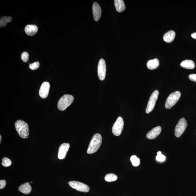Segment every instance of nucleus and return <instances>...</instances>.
Here are the masks:
<instances>
[{"mask_svg": "<svg viewBox=\"0 0 196 196\" xmlns=\"http://www.w3.org/2000/svg\"><path fill=\"white\" fill-rule=\"evenodd\" d=\"M102 138L100 134L97 133L93 136L88 148L87 153L92 154L99 150L102 143Z\"/></svg>", "mask_w": 196, "mask_h": 196, "instance_id": "1", "label": "nucleus"}, {"mask_svg": "<svg viewBox=\"0 0 196 196\" xmlns=\"http://www.w3.org/2000/svg\"><path fill=\"white\" fill-rule=\"evenodd\" d=\"M15 125L16 131L19 136L23 139L27 138L29 134L28 124L22 120H18Z\"/></svg>", "mask_w": 196, "mask_h": 196, "instance_id": "2", "label": "nucleus"}, {"mask_svg": "<svg viewBox=\"0 0 196 196\" xmlns=\"http://www.w3.org/2000/svg\"><path fill=\"white\" fill-rule=\"evenodd\" d=\"M74 98L70 94H65L59 101L57 107L59 110H65L73 102Z\"/></svg>", "mask_w": 196, "mask_h": 196, "instance_id": "3", "label": "nucleus"}, {"mask_svg": "<svg viewBox=\"0 0 196 196\" xmlns=\"http://www.w3.org/2000/svg\"><path fill=\"white\" fill-rule=\"evenodd\" d=\"M181 96L180 91H175L170 94L166 99L165 106L167 109H170L178 102Z\"/></svg>", "mask_w": 196, "mask_h": 196, "instance_id": "4", "label": "nucleus"}, {"mask_svg": "<svg viewBox=\"0 0 196 196\" xmlns=\"http://www.w3.org/2000/svg\"><path fill=\"white\" fill-rule=\"evenodd\" d=\"M124 126V121L121 117H119L114 123L112 128L113 134L116 136L121 134Z\"/></svg>", "mask_w": 196, "mask_h": 196, "instance_id": "5", "label": "nucleus"}, {"mask_svg": "<svg viewBox=\"0 0 196 196\" xmlns=\"http://www.w3.org/2000/svg\"><path fill=\"white\" fill-rule=\"evenodd\" d=\"M187 122L184 118L180 119L175 126V135L177 137H179L185 131L187 126Z\"/></svg>", "mask_w": 196, "mask_h": 196, "instance_id": "6", "label": "nucleus"}, {"mask_svg": "<svg viewBox=\"0 0 196 196\" xmlns=\"http://www.w3.org/2000/svg\"><path fill=\"white\" fill-rule=\"evenodd\" d=\"M158 95V91L156 90L154 91L151 96H150L146 110V114H149L154 108L155 104L157 100Z\"/></svg>", "mask_w": 196, "mask_h": 196, "instance_id": "7", "label": "nucleus"}, {"mask_svg": "<svg viewBox=\"0 0 196 196\" xmlns=\"http://www.w3.org/2000/svg\"><path fill=\"white\" fill-rule=\"evenodd\" d=\"M68 183L72 188L79 191V192H87L90 190L88 186L82 182L77 181H71Z\"/></svg>", "mask_w": 196, "mask_h": 196, "instance_id": "8", "label": "nucleus"}, {"mask_svg": "<svg viewBox=\"0 0 196 196\" xmlns=\"http://www.w3.org/2000/svg\"><path fill=\"white\" fill-rule=\"evenodd\" d=\"M106 70L105 61L101 59L99 60L98 66V75L99 80L103 81L105 79Z\"/></svg>", "mask_w": 196, "mask_h": 196, "instance_id": "9", "label": "nucleus"}, {"mask_svg": "<svg viewBox=\"0 0 196 196\" xmlns=\"http://www.w3.org/2000/svg\"><path fill=\"white\" fill-rule=\"evenodd\" d=\"M70 148V145L68 143H63L60 145L59 148L58 153L59 159L63 160L65 158Z\"/></svg>", "mask_w": 196, "mask_h": 196, "instance_id": "10", "label": "nucleus"}, {"mask_svg": "<svg viewBox=\"0 0 196 196\" xmlns=\"http://www.w3.org/2000/svg\"><path fill=\"white\" fill-rule=\"evenodd\" d=\"M50 85L48 82H45L42 84L40 88L39 94L42 99H45L48 95Z\"/></svg>", "mask_w": 196, "mask_h": 196, "instance_id": "11", "label": "nucleus"}, {"mask_svg": "<svg viewBox=\"0 0 196 196\" xmlns=\"http://www.w3.org/2000/svg\"><path fill=\"white\" fill-rule=\"evenodd\" d=\"M92 11L94 21H98L101 16V7L97 3L94 2L93 4Z\"/></svg>", "mask_w": 196, "mask_h": 196, "instance_id": "12", "label": "nucleus"}, {"mask_svg": "<svg viewBox=\"0 0 196 196\" xmlns=\"http://www.w3.org/2000/svg\"><path fill=\"white\" fill-rule=\"evenodd\" d=\"M161 127L160 126H157L153 128L147 133V138L150 140L155 139L160 135L161 132Z\"/></svg>", "mask_w": 196, "mask_h": 196, "instance_id": "13", "label": "nucleus"}, {"mask_svg": "<svg viewBox=\"0 0 196 196\" xmlns=\"http://www.w3.org/2000/svg\"><path fill=\"white\" fill-rule=\"evenodd\" d=\"M24 30L25 33L28 36H33L38 32V28L36 25L29 24L25 27Z\"/></svg>", "mask_w": 196, "mask_h": 196, "instance_id": "14", "label": "nucleus"}, {"mask_svg": "<svg viewBox=\"0 0 196 196\" xmlns=\"http://www.w3.org/2000/svg\"><path fill=\"white\" fill-rule=\"evenodd\" d=\"M175 37V32L172 30L167 32L163 37L164 41L166 43H170L174 41Z\"/></svg>", "mask_w": 196, "mask_h": 196, "instance_id": "15", "label": "nucleus"}, {"mask_svg": "<svg viewBox=\"0 0 196 196\" xmlns=\"http://www.w3.org/2000/svg\"><path fill=\"white\" fill-rule=\"evenodd\" d=\"M19 192L25 194H30L32 190V187L28 182H26L19 187Z\"/></svg>", "mask_w": 196, "mask_h": 196, "instance_id": "16", "label": "nucleus"}, {"mask_svg": "<svg viewBox=\"0 0 196 196\" xmlns=\"http://www.w3.org/2000/svg\"><path fill=\"white\" fill-rule=\"evenodd\" d=\"M159 65V61L157 58L149 60L147 63V67L150 70H155L158 68Z\"/></svg>", "mask_w": 196, "mask_h": 196, "instance_id": "17", "label": "nucleus"}, {"mask_svg": "<svg viewBox=\"0 0 196 196\" xmlns=\"http://www.w3.org/2000/svg\"><path fill=\"white\" fill-rule=\"evenodd\" d=\"M114 5L116 11L119 13L122 12L125 9V6L122 0H115L114 1Z\"/></svg>", "mask_w": 196, "mask_h": 196, "instance_id": "18", "label": "nucleus"}, {"mask_svg": "<svg viewBox=\"0 0 196 196\" xmlns=\"http://www.w3.org/2000/svg\"><path fill=\"white\" fill-rule=\"evenodd\" d=\"M181 67L189 70H192L195 68V65L193 61L190 60H186L182 62L180 64Z\"/></svg>", "mask_w": 196, "mask_h": 196, "instance_id": "19", "label": "nucleus"}, {"mask_svg": "<svg viewBox=\"0 0 196 196\" xmlns=\"http://www.w3.org/2000/svg\"><path fill=\"white\" fill-rule=\"evenodd\" d=\"M13 18L10 16H3L0 19V27H2L6 26L8 23L12 21Z\"/></svg>", "mask_w": 196, "mask_h": 196, "instance_id": "20", "label": "nucleus"}, {"mask_svg": "<svg viewBox=\"0 0 196 196\" xmlns=\"http://www.w3.org/2000/svg\"><path fill=\"white\" fill-rule=\"evenodd\" d=\"M117 179V177L114 174L109 173L107 174L105 177V180L108 182L115 181Z\"/></svg>", "mask_w": 196, "mask_h": 196, "instance_id": "21", "label": "nucleus"}, {"mask_svg": "<svg viewBox=\"0 0 196 196\" xmlns=\"http://www.w3.org/2000/svg\"><path fill=\"white\" fill-rule=\"evenodd\" d=\"M130 160H131L132 165L133 166L135 167L138 166L140 164V159L138 158L136 155H133L131 156V158H130Z\"/></svg>", "mask_w": 196, "mask_h": 196, "instance_id": "22", "label": "nucleus"}, {"mask_svg": "<svg viewBox=\"0 0 196 196\" xmlns=\"http://www.w3.org/2000/svg\"><path fill=\"white\" fill-rule=\"evenodd\" d=\"M12 164L11 160L7 157H4L2 159L1 165L3 166L8 167L10 166Z\"/></svg>", "mask_w": 196, "mask_h": 196, "instance_id": "23", "label": "nucleus"}, {"mask_svg": "<svg viewBox=\"0 0 196 196\" xmlns=\"http://www.w3.org/2000/svg\"><path fill=\"white\" fill-rule=\"evenodd\" d=\"M29 55L26 52H24L21 55V59L23 62H27L29 60Z\"/></svg>", "mask_w": 196, "mask_h": 196, "instance_id": "24", "label": "nucleus"}, {"mask_svg": "<svg viewBox=\"0 0 196 196\" xmlns=\"http://www.w3.org/2000/svg\"><path fill=\"white\" fill-rule=\"evenodd\" d=\"M40 67V63L38 62H35L33 63L30 64L29 68L30 69L33 70H37Z\"/></svg>", "mask_w": 196, "mask_h": 196, "instance_id": "25", "label": "nucleus"}, {"mask_svg": "<svg viewBox=\"0 0 196 196\" xmlns=\"http://www.w3.org/2000/svg\"><path fill=\"white\" fill-rule=\"evenodd\" d=\"M166 159V157L164 155L162 154L157 155L156 157V160L159 162L164 161Z\"/></svg>", "mask_w": 196, "mask_h": 196, "instance_id": "26", "label": "nucleus"}, {"mask_svg": "<svg viewBox=\"0 0 196 196\" xmlns=\"http://www.w3.org/2000/svg\"><path fill=\"white\" fill-rule=\"evenodd\" d=\"M6 185V182L4 180H0V189L4 188Z\"/></svg>", "mask_w": 196, "mask_h": 196, "instance_id": "27", "label": "nucleus"}, {"mask_svg": "<svg viewBox=\"0 0 196 196\" xmlns=\"http://www.w3.org/2000/svg\"><path fill=\"white\" fill-rule=\"evenodd\" d=\"M189 78L191 81L196 82V74H190V75L189 76Z\"/></svg>", "mask_w": 196, "mask_h": 196, "instance_id": "28", "label": "nucleus"}, {"mask_svg": "<svg viewBox=\"0 0 196 196\" xmlns=\"http://www.w3.org/2000/svg\"><path fill=\"white\" fill-rule=\"evenodd\" d=\"M191 36H192V38L196 39V33H192L191 35Z\"/></svg>", "mask_w": 196, "mask_h": 196, "instance_id": "29", "label": "nucleus"}, {"mask_svg": "<svg viewBox=\"0 0 196 196\" xmlns=\"http://www.w3.org/2000/svg\"><path fill=\"white\" fill-rule=\"evenodd\" d=\"M161 152L160 151H158L157 153V155H160L161 154Z\"/></svg>", "mask_w": 196, "mask_h": 196, "instance_id": "30", "label": "nucleus"}, {"mask_svg": "<svg viewBox=\"0 0 196 196\" xmlns=\"http://www.w3.org/2000/svg\"><path fill=\"white\" fill-rule=\"evenodd\" d=\"M1 135H0V143H1Z\"/></svg>", "mask_w": 196, "mask_h": 196, "instance_id": "31", "label": "nucleus"}, {"mask_svg": "<svg viewBox=\"0 0 196 196\" xmlns=\"http://www.w3.org/2000/svg\"><path fill=\"white\" fill-rule=\"evenodd\" d=\"M33 183V182H31V183Z\"/></svg>", "mask_w": 196, "mask_h": 196, "instance_id": "32", "label": "nucleus"}]
</instances>
